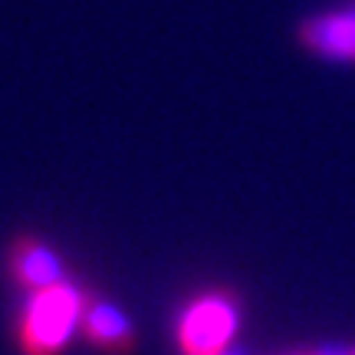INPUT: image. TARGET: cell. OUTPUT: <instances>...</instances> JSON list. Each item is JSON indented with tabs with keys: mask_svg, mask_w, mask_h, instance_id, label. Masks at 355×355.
Segmentation results:
<instances>
[{
	"mask_svg": "<svg viewBox=\"0 0 355 355\" xmlns=\"http://www.w3.org/2000/svg\"><path fill=\"white\" fill-rule=\"evenodd\" d=\"M237 332V309L224 293L194 296L175 326V339L181 355H224Z\"/></svg>",
	"mask_w": 355,
	"mask_h": 355,
	"instance_id": "2",
	"label": "cell"
},
{
	"mask_svg": "<svg viewBox=\"0 0 355 355\" xmlns=\"http://www.w3.org/2000/svg\"><path fill=\"white\" fill-rule=\"evenodd\" d=\"M296 43L319 63L355 66V0L303 17L296 24Z\"/></svg>",
	"mask_w": 355,
	"mask_h": 355,
	"instance_id": "3",
	"label": "cell"
},
{
	"mask_svg": "<svg viewBox=\"0 0 355 355\" xmlns=\"http://www.w3.org/2000/svg\"><path fill=\"white\" fill-rule=\"evenodd\" d=\"M79 336H83V343L99 349L102 355H128L135 349V326H132V319L115 303L96 300L92 293H89L86 309H83Z\"/></svg>",
	"mask_w": 355,
	"mask_h": 355,
	"instance_id": "5",
	"label": "cell"
},
{
	"mask_svg": "<svg viewBox=\"0 0 355 355\" xmlns=\"http://www.w3.org/2000/svg\"><path fill=\"white\" fill-rule=\"evenodd\" d=\"M7 277L20 293L43 290L56 279H63V260L56 257L46 241L33 234H17L7 247Z\"/></svg>",
	"mask_w": 355,
	"mask_h": 355,
	"instance_id": "4",
	"label": "cell"
},
{
	"mask_svg": "<svg viewBox=\"0 0 355 355\" xmlns=\"http://www.w3.org/2000/svg\"><path fill=\"white\" fill-rule=\"evenodd\" d=\"M89 290L69 277L56 279L43 290L24 293V306L17 313L13 343L20 355H63L79 336L83 309Z\"/></svg>",
	"mask_w": 355,
	"mask_h": 355,
	"instance_id": "1",
	"label": "cell"
}]
</instances>
